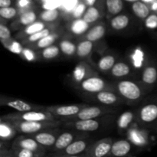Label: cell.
I'll return each mask as SVG.
<instances>
[{
	"instance_id": "cell-1",
	"label": "cell",
	"mask_w": 157,
	"mask_h": 157,
	"mask_svg": "<svg viewBox=\"0 0 157 157\" xmlns=\"http://www.w3.org/2000/svg\"><path fill=\"white\" fill-rule=\"evenodd\" d=\"M116 91L122 97L125 102L135 104L144 98L147 90L138 82L131 80H121L114 84Z\"/></svg>"
},
{
	"instance_id": "cell-2",
	"label": "cell",
	"mask_w": 157,
	"mask_h": 157,
	"mask_svg": "<svg viewBox=\"0 0 157 157\" xmlns=\"http://www.w3.org/2000/svg\"><path fill=\"white\" fill-rule=\"evenodd\" d=\"M15 129L17 133L32 135L44 130L58 128L61 122L58 120L55 121H8Z\"/></svg>"
},
{
	"instance_id": "cell-3",
	"label": "cell",
	"mask_w": 157,
	"mask_h": 157,
	"mask_svg": "<svg viewBox=\"0 0 157 157\" xmlns=\"http://www.w3.org/2000/svg\"><path fill=\"white\" fill-rule=\"evenodd\" d=\"M6 121H58L53 114L46 110H35L29 111L9 113L1 117Z\"/></svg>"
},
{
	"instance_id": "cell-4",
	"label": "cell",
	"mask_w": 157,
	"mask_h": 157,
	"mask_svg": "<svg viewBox=\"0 0 157 157\" xmlns=\"http://www.w3.org/2000/svg\"><path fill=\"white\" fill-rule=\"evenodd\" d=\"M136 121L140 125L146 128L157 127V101L144 104L136 113Z\"/></svg>"
},
{
	"instance_id": "cell-5",
	"label": "cell",
	"mask_w": 157,
	"mask_h": 157,
	"mask_svg": "<svg viewBox=\"0 0 157 157\" xmlns=\"http://www.w3.org/2000/svg\"><path fill=\"white\" fill-rule=\"evenodd\" d=\"M115 113V110L112 107L108 106H89L87 105L82 109L78 114L65 119L60 120L61 122H67V121H80V120L97 119L106 114Z\"/></svg>"
},
{
	"instance_id": "cell-6",
	"label": "cell",
	"mask_w": 157,
	"mask_h": 157,
	"mask_svg": "<svg viewBox=\"0 0 157 157\" xmlns=\"http://www.w3.org/2000/svg\"><path fill=\"white\" fill-rule=\"evenodd\" d=\"M78 84L80 88L87 94L98 93L104 90H116L114 84H110L103 78L97 76V75L85 78Z\"/></svg>"
},
{
	"instance_id": "cell-7",
	"label": "cell",
	"mask_w": 157,
	"mask_h": 157,
	"mask_svg": "<svg viewBox=\"0 0 157 157\" xmlns=\"http://www.w3.org/2000/svg\"><path fill=\"white\" fill-rule=\"evenodd\" d=\"M87 104H71V105H56L46 107L45 110L53 114L58 120L65 119L78 114Z\"/></svg>"
},
{
	"instance_id": "cell-8",
	"label": "cell",
	"mask_w": 157,
	"mask_h": 157,
	"mask_svg": "<svg viewBox=\"0 0 157 157\" xmlns=\"http://www.w3.org/2000/svg\"><path fill=\"white\" fill-rule=\"evenodd\" d=\"M97 103H99L101 105L114 107L120 104H124L125 101L122 97L116 91L112 90H104L98 93L90 94Z\"/></svg>"
},
{
	"instance_id": "cell-9",
	"label": "cell",
	"mask_w": 157,
	"mask_h": 157,
	"mask_svg": "<svg viewBox=\"0 0 157 157\" xmlns=\"http://www.w3.org/2000/svg\"><path fill=\"white\" fill-rule=\"evenodd\" d=\"M113 140L111 138H106L92 144L82 156L88 157H104L108 156L111 150Z\"/></svg>"
},
{
	"instance_id": "cell-10",
	"label": "cell",
	"mask_w": 157,
	"mask_h": 157,
	"mask_svg": "<svg viewBox=\"0 0 157 157\" xmlns=\"http://www.w3.org/2000/svg\"><path fill=\"white\" fill-rule=\"evenodd\" d=\"M64 124V127L80 132H94L99 130L101 127V122L97 119L80 120V121L61 122Z\"/></svg>"
},
{
	"instance_id": "cell-11",
	"label": "cell",
	"mask_w": 157,
	"mask_h": 157,
	"mask_svg": "<svg viewBox=\"0 0 157 157\" xmlns=\"http://www.w3.org/2000/svg\"><path fill=\"white\" fill-rule=\"evenodd\" d=\"M0 104L2 106H6L10 108L15 109L17 111L24 112L29 111V110H45V107L44 106L34 105V104H29L26 101H22L19 99H14V98H5L2 96L0 100Z\"/></svg>"
},
{
	"instance_id": "cell-12",
	"label": "cell",
	"mask_w": 157,
	"mask_h": 157,
	"mask_svg": "<svg viewBox=\"0 0 157 157\" xmlns=\"http://www.w3.org/2000/svg\"><path fill=\"white\" fill-rule=\"evenodd\" d=\"M91 143L89 140L76 139L71 144H69L62 151L58 152L56 156H75L84 153L89 148Z\"/></svg>"
},
{
	"instance_id": "cell-13",
	"label": "cell",
	"mask_w": 157,
	"mask_h": 157,
	"mask_svg": "<svg viewBox=\"0 0 157 157\" xmlns=\"http://www.w3.org/2000/svg\"><path fill=\"white\" fill-rule=\"evenodd\" d=\"M60 130L56 128L47 129L38 133L30 135L31 136L36 140L41 145L44 147H52L55 144L57 138L59 136Z\"/></svg>"
},
{
	"instance_id": "cell-14",
	"label": "cell",
	"mask_w": 157,
	"mask_h": 157,
	"mask_svg": "<svg viewBox=\"0 0 157 157\" xmlns=\"http://www.w3.org/2000/svg\"><path fill=\"white\" fill-rule=\"evenodd\" d=\"M143 85L147 90L153 88L157 83V66L154 64H149L144 67L141 75Z\"/></svg>"
},
{
	"instance_id": "cell-15",
	"label": "cell",
	"mask_w": 157,
	"mask_h": 157,
	"mask_svg": "<svg viewBox=\"0 0 157 157\" xmlns=\"http://www.w3.org/2000/svg\"><path fill=\"white\" fill-rule=\"evenodd\" d=\"M13 147H20V148L27 149V150H33L35 152H44V147L39 144L35 139H34L32 136H21L19 137L15 140L13 144Z\"/></svg>"
},
{
	"instance_id": "cell-16",
	"label": "cell",
	"mask_w": 157,
	"mask_h": 157,
	"mask_svg": "<svg viewBox=\"0 0 157 157\" xmlns=\"http://www.w3.org/2000/svg\"><path fill=\"white\" fill-rule=\"evenodd\" d=\"M106 31H107V28L104 23H98L90 28L88 31L80 38V40H89L93 42H96L104 38L106 34Z\"/></svg>"
},
{
	"instance_id": "cell-17",
	"label": "cell",
	"mask_w": 157,
	"mask_h": 157,
	"mask_svg": "<svg viewBox=\"0 0 157 157\" xmlns=\"http://www.w3.org/2000/svg\"><path fill=\"white\" fill-rule=\"evenodd\" d=\"M132 150V144L127 140H120L113 143L108 156L123 157L128 155Z\"/></svg>"
},
{
	"instance_id": "cell-18",
	"label": "cell",
	"mask_w": 157,
	"mask_h": 157,
	"mask_svg": "<svg viewBox=\"0 0 157 157\" xmlns=\"http://www.w3.org/2000/svg\"><path fill=\"white\" fill-rule=\"evenodd\" d=\"M90 25L87 23L83 18H75L71 20L67 25V30L71 35L81 37L90 29Z\"/></svg>"
},
{
	"instance_id": "cell-19",
	"label": "cell",
	"mask_w": 157,
	"mask_h": 157,
	"mask_svg": "<svg viewBox=\"0 0 157 157\" xmlns=\"http://www.w3.org/2000/svg\"><path fill=\"white\" fill-rule=\"evenodd\" d=\"M50 25H52V24L46 23L44 21H41V20H37L35 22L23 28L22 30L18 34L16 38H18V39L22 40L23 38H26V37L29 36L31 35H33V34L36 33V32H39V31L42 30V29H45V28L48 27Z\"/></svg>"
},
{
	"instance_id": "cell-20",
	"label": "cell",
	"mask_w": 157,
	"mask_h": 157,
	"mask_svg": "<svg viewBox=\"0 0 157 157\" xmlns=\"http://www.w3.org/2000/svg\"><path fill=\"white\" fill-rule=\"evenodd\" d=\"M77 134L75 132H64L60 133L57 138L55 144H54L53 150L55 152L62 151L69 144H71L75 140H76Z\"/></svg>"
},
{
	"instance_id": "cell-21",
	"label": "cell",
	"mask_w": 157,
	"mask_h": 157,
	"mask_svg": "<svg viewBox=\"0 0 157 157\" xmlns=\"http://www.w3.org/2000/svg\"><path fill=\"white\" fill-rule=\"evenodd\" d=\"M57 30H58V29H57ZM57 30L53 32L52 33L49 34L47 36L44 37V38H42L41 39L38 40L36 42L29 44L27 47H29L32 49H33V50L37 51L42 50V49L52 45V44H53L54 43L58 40V38H59V36L61 35V33H60L59 32H58Z\"/></svg>"
},
{
	"instance_id": "cell-22",
	"label": "cell",
	"mask_w": 157,
	"mask_h": 157,
	"mask_svg": "<svg viewBox=\"0 0 157 157\" xmlns=\"http://www.w3.org/2000/svg\"><path fill=\"white\" fill-rule=\"evenodd\" d=\"M97 75L96 72H94L90 65L84 62H81L76 66L73 72V79L76 83L79 84L81 81L91 75Z\"/></svg>"
},
{
	"instance_id": "cell-23",
	"label": "cell",
	"mask_w": 157,
	"mask_h": 157,
	"mask_svg": "<svg viewBox=\"0 0 157 157\" xmlns=\"http://www.w3.org/2000/svg\"><path fill=\"white\" fill-rule=\"evenodd\" d=\"M38 18V15H37V12L31 9L18 15V18L15 21L14 25L16 26V28H25L37 21Z\"/></svg>"
},
{
	"instance_id": "cell-24",
	"label": "cell",
	"mask_w": 157,
	"mask_h": 157,
	"mask_svg": "<svg viewBox=\"0 0 157 157\" xmlns=\"http://www.w3.org/2000/svg\"><path fill=\"white\" fill-rule=\"evenodd\" d=\"M57 30V28L55 27V25H50L48 27L45 28V29H42V30L39 31V32H36V33L33 34V35H31L29 36L26 37V38H23L21 40V42L23 44H25V46L29 45V44H32V43H35L36 41H38V40L41 39L44 37L47 36L49 34L52 33L53 32Z\"/></svg>"
},
{
	"instance_id": "cell-25",
	"label": "cell",
	"mask_w": 157,
	"mask_h": 157,
	"mask_svg": "<svg viewBox=\"0 0 157 157\" xmlns=\"http://www.w3.org/2000/svg\"><path fill=\"white\" fill-rule=\"evenodd\" d=\"M130 23V18L127 14L114 15L110 21V27L114 31H122L127 29Z\"/></svg>"
},
{
	"instance_id": "cell-26",
	"label": "cell",
	"mask_w": 157,
	"mask_h": 157,
	"mask_svg": "<svg viewBox=\"0 0 157 157\" xmlns=\"http://www.w3.org/2000/svg\"><path fill=\"white\" fill-rule=\"evenodd\" d=\"M94 48V42L89 40H80L77 44L76 55L79 58H87L91 54Z\"/></svg>"
},
{
	"instance_id": "cell-27",
	"label": "cell",
	"mask_w": 157,
	"mask_h": 157,
	"mask_svg": "<svg viewBox=\"0 0 157 157\" xmlns=\"http://www.w3.org/2000/svg\"><path fill=\"white\" fill-rule=\"evenodd\" d=\"M131 9L133 14L140 19H145L152 12L150 6L141 0L132 3Z\"/></svg>"
},
{
	"instance_id": "cell-28",
	"label": "cell",
	"mask_w": 157,
	"mask_h": 157,
	"mask_svg": "<svg viewBox=\"0 0 157 157\" xmlns=\"http://www.w3.org/2000/svg\"><path fill=\"white\" fill-rule=\"evenodd\" d=\"M131 73V67L130 64L124 61H117L110 70V74L116 78L127 77Z\"/></svg>"
},
{
	"instance_id": "cell-29",
	"label": "cell",
	"mask_w": 157,
	"mask_h": 157,
	"mask_svg": "<svg viewBox=\"0 0 157 157\" xmlns=\"http://www.w3.org/2000/svg\"><path fill=\"white\" fill-rule=\"evenodd\" d=\"M102 12H101V9L98 6V0L97 3L94 6H88L86 10L85 13H84L83 18L89 23L90 25L93 24V23L96 22L98 20L101 18V15H102Z\"/></svg>"
},
{
	"instance_id": "cell-30",
	"label": "cell",
	"mask_w": 157,
	"mask_h": 157,
	"mask_svg": "<svg viewBox=\"0 0 157 157\" xmlns=\"http://www.w3.org/2000/svg\"><path fill=\"white\" fill-rule=\"evenodd\" d=\"M62 12L60 9H44L38 15L40 20L46 23L52 24L58 20L61 17Z\"/></svg>"
},
{
	"instance_id": "cell-31",
	"label": "cell",
	"mask_w": 157,
	"mask_h": 157,
	"mask_svg": "<svg viewBox=\"0 0 157 157\" xmlns=\"http://www.w3.org/2000/svg\"><path fill=\"white\" fill-rule=\"evenodd\" d=\"M17 131L8 121L1 120L0 123V137L2 140H9L15 136Z\"/></svg>"
},
{
	"instance_id": "cell-32",
	"label": "cell",
	"mask_w": 157,
	"mask_h": 157,
	"mask_svg": "<svg viewBox=\"0 0 157 157\" xmlns=\"http://www.w3.org/2000/svg\"><path fill=\"white\" fill-rule=\"evenodd\" d=\"M116 57L113 55H105L101 57L98 61L97 66L98 70L102 72H107L112 69L116 63Z\"/></svg>"
},
{
	"instance_id": "cell-33",
	"label": "cell",
	"mask_w": 157,
	"mask_h": 157,
	"mask_svg": "<svg viewBox=\"0 0 157 157\" xmlns=\"http://www.w3.org/2000/svg\"><path fill=\"white\" fill-rule=\"evenodd\" d=\"M60 50L66 56H73L76 55L77 44L67 38H63L60 40L58 43Z\"/></svg>"
},
{
	"instance_id": "cell-34",
	"label": "cell",
	"mask_w": 157,
	"mask_h": 157,
	"mask_svg": "<svg viewBox=\"0 0 157 157\" xmlns=\"http://www.w3.org/2000/svg\"><path fill=\"white\" fill-rule=\"evenodd\" d=\"M135 117H136V114L133 111L124 112L119 117L117 122L118 128L121 130H124L128 128L134 120Z\"/></svg>"
},
{
	"instance_id": "cell-35",
	"label": "cell",
	"mask_w": 157,
	"mask_h": 157,
	"mask_svg": "<svg viewBox=\"0 0 157 157\" xmlns=\"http://www.w3.org/2000/svg\"><path fill=\"white\" fill-rule=\"evenodd\" d=\"M60 48L58 45L52 44L39 52V57L42 60H52L56 58L60 55Z\"/></svg>"
},
{
	"instance_id": "cell-36",
	"label": "cell",
	"mask_w": 157,
	"mask_h": 157,
	"mask_svg": "<svg viewBox=\"0 0 157 157\" xmlns=\"http://www.w3.org/2000/svg\"><path fill=\"white\" fill-rule=\"evenodd\" d=\"M10 152V156L15 157H39L44 155V153H41V152H35L33 150L20 148V147H15L13 146H12Z\"/></svg>"
},
{
	"instance_id": "cell-37",
	"label": "cell",
	"mask_w": 157,
	"mask_h": 157,
	"mask_svg": "<svg viewBox=\"0 0 157 157\" xmlns=\"http://www.w3.org/2000/svg\"><path fill=\"white\" fill-rule=\"evenodd\" d=\"M107 12L110 15H117L122 12L124 4L123 0H105Z\"/></svg>"
},
{
	"instance_id": "cell-38",
	"label": "cell",
	"mask_w": 157,
	"mask_h": 157,
	"mask_svg": "<svg viewBox=\"0 0 157 157\" xmlns=\"http://www.w3.org/2000/svg\"><path fill=\"white\" fill-rule=\"evenodd\" d=\"M1 41L3 45L5 46V48L10 51L11 52L16 54V55H21V52L24 49V47L19 41L12 39V38L6 40H1Z\"/></svg>"
},
{
	"instance_id": "cell-39",
	"label": "cell",
	"mask_w": 157,
	"mask_h": 157,
	"mask_svg": "<svg viewBox=\"0 0 157 157\" xmlns=\"http://www.w3.org/2000/svg\"><path fill=\"white\" fill-rule=\"evenodd\" d=\"M80 1L81 0H61V6L60 9L62 12V14L70 16Z\"/></svg>"
},
{
	"instance_id": "cell-40",
	"label": "cell",
	"mask_w": 157,
	"mask_h": 157,
	"mask_svg": "<svg viewBox=\"0 0 157 157\" xmlns=\"http://www.w3.org/2000/svg\"><path fill=\"white\" fill-rule=\"evenodd\" d=\"M87 7H88V6L86 5V3L84 2L83 0H81V1L79 2V3L77 5L76 7L75 8V9H74L73 12H71V14L70 15V19L71 20L75 19V18H83L86 10H87Z\"/></svg>"
},
{
	"instance_id": "cell-41",
	"label": "cell",
	"mask_w": 157,
	"mask_h": 157,
	"mask_svg": "<svg viewBox=\"0 0 157 157\" xmlns=\"http://www.w3.org/2000/svg\"><path fill=\"white\" fill-rule=\"evenodd\" d=\"M17 15H18V10L16 8L12 7V6L0 8V15L2 18H4L6 20L12 19L15 18Z\"/></svg>"
},
{
	"instance_id": "cell-42",
	"label": "cell",
	"mask_w": 157,
	"mask_h": 157,
	"mask_svg": "<svg viewBox=\"0 0 157 157\" xmlns=\"http://www.w3.org/2000/svg\"><path fill=\"white\" fill-rule=\"evenodd\" d=\"M21 56L28 61H35L38 60V55L35 52V50L32 49L31 48L27 47V46L24 48L21 54Z\"/></svg>"
},
{
	"instance_id": "cell-43",
	"label": "cell",
	"mask_w": 157,
	"mask_h": 157,
	"mask_svg": "<svg viewBox=\"0 0 157 157\" xmlns=\"http://www.w3.org/2000/svg\"><path fill=\"white\" fill-rule=\"evenodd\" d=\"M144 24L146 27L149 29H157V13L152 12L144 19Z\"/></svg>"
},
{
	"instance_id": "cell-44",
	"label": "cell",
	"mask_w": 157,
	"mask_h": 157,
	"mask_svg": "<svg viewBox=\"0 0 157 157\" xmlns=\"http://www.w3.org/2000/svg\"><path fill=\"white\" fill-rule=\"evenodd\" d=\"M11 38H12V35H11V32L9 29L6 26V25H5L3 22H1L0 24V39L6 40Z\"/></svg>"
},
{
	"instance_id": "cell-45",
	"label": "cell",
	"mask_w": 157,
	"mask_h": 157,
	"mask_svg": "<svg viewBox=\"0 0 157 157\" xmlns=\"http://www.w3.org/2000/svg\"><path fill=\"white\" fill-rule=\"evenodd\" d=\"M12 0H0V8L9 7L12 6Z\"/></svg>"
},
{
	"instance_id": "cell-46",
	"label": "cell",
	"mask_w": 157,
	"mask_h": 157,
	"mask_svg": "<svg viewBox=\"0 0 157 157\" xmlns=\"http://www.w3.org/2000/svg\"><path fill=\"white\" fill-rule=\"evenodd\" d=\"M150 9H151V12L157 13V0H154L151 4L150 5Z\"/></svg>"
},
{
	"instance_id": "cell-47",
	"label": "cell",
	"mask_w": 157,
	"mask_h": 157,
	"mask_svg": "<svg viewBox=\"0 0 157 157\" xmlns=\"http://www.w3.org/2000/svg\"><path fill=\"white\" fill-rule=\"evenodd\" d=\"M83 1L86 3L87 6H91L96 4L98 0H83Z\"/></svg>"
},
{
	"instance_id": "cell-48",
	"label": "cell",
	"mask_w": 157,
	"mask_h": 157,
	"mask_svg": "<svg viewBox=\"0 0 157 157\" xmlns=\"http://www.w3.org/2000/svg\"><path fill=\"white\" fill-rule=\"evenodd\" d=\"M141 1H143V2H144L147 3V4H148L149 6H150V5L151 4V3L153 2L154 1V0H141Z\"/></svg>"
},
{
	"instance_id": "cell-49",
	"label": "cell",
	"mask_w": 157,
	"mask_h": 157,
	"mask_svg": "<svg viewBox=\"0 0 157 157\" xmlns=\"http://www.w3.org/2000/svg\"><path fill=\"white\" fill-rule=\"evenodd\" d=\"M41 2V4H43V3H46V2H51V1H53V0H40Z\"/></svg>"
},
{
	"instance_id": "cell-50",
	"label": "cell",
	"mask_w": 157,
	"mask_h": 157,
	"mask_svg": "<svg viewBox=\"0 0 157 157\" xmlns=\"http://www.w3.org/2000/svg\"><path fill=\"white\" fill-rule=\"evenodd\" d=\"M125 1H127V2H134L139 1V0H125Z\"/></svg>"
},
{
	"instance_id": "cell-51",
	"label": "cell",
	"mask_w": 157,
	"mask_h": 157,
	"mask_svg": "<svg viewBox=\"0 0 157 157\" xmlns=\"http://www.w3.org/2000/svg\"><path fill=\"white\" fill-rule=\"evenodd\" d=\"M155 130H156V131H157V127H156V129H155Z\"/></svg>"
}]
</instances>
